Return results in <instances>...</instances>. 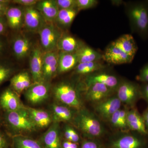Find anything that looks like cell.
<instances>
[{
	"label": "cell",
	"instance_id": "obj_23",
	"mask_svg": "<svg viewBox=\"0 0 148 148\" xmlns=\"http://www.w3.org/2000/svg\"><path fill=\"white\" fill-rule=\"evenodd\" d=\"M112 43L133 58L138 50V45L134 38L130 34L122 35Z\"/></svg>",
	"mask_w": 148,
	"mask_h": 148
},
{
	"label": "cell",
	"instance_id": "obj_16",
	"mask_svg": "<svg viewBox=\"0 0 148 148\" xmlns=\"http://www.w3.org/2000/svg\"><path fill=\"white\" fill-rule=\"evenodd\" d=\"M86 88V98L87 101L95 104L112 96L114 91L105 85L97 83Z\"/></svg>",
	"mask_w": 148,
	"mask_h": 148
},
{
	"label": "cell",
	"instance_id": "obj_11",
	"mask_svg": "<svg viewBox=\"0 0 148 148\" xmlns=\"http://www.w3.org/2000/svg\"><path fill=\"white\" fill-rule=\"evenodd\" d=\"M133 59L112 42L106 47L103 53V60L113 65L130 64Z\"/></svg>",
	"mask_w": 148,
	"mask_h": 148
},
{
	"label": "cell",
	"instance_id": "obj_41",
	"mask_svg": "<svg viewBox=\"0 0 148 148\" xmlns=\"http://www.w3.org/2000/svg\"><path fill=\"white\" fill-rule=\"evenodd\" d=\"M8 28L5 16L0 17V36H5Z\"/></svg>",
	"mask_w": 148,
	"mask_h": 148
},
{
	"label": "cell",
	"instance_id": "obj_13",
	"mask_svg": "<svg viewBox=\"0 0 148 148\" xmlns=\"http://www.w3.org/2000/svg\"><path fill=\"white\" fill-rule=\"evenodd\" d=\"M11 48L12 54L17 60L24 59L30 55L33 48L29 38L20 35L11 40Z\"/></svg>",
	"mask_w": 148,
	"mask_h": 148
},
{
	"label": "cell",
	"instance_id": "obj_20",
	"mask_svg": "<svg viewBox=\"0 0 148 148\" xmlns=\"http://www.w3.org/2000/svg\"><path fill=\"white\" fill-rule=\"evenodd\" d=\"M35 6L47 23H54L59 10L55 0L39 1Z\"/></svg>",
	"mask_w": 148,
	"mask_h": 148
},
{
	"label": "cell",
	"instance_id": "obj_43",
	"mask_svg": "<svg viewBox=\"0 0 148 148\" xmlns=\"http://www.w3.org/2000/svg\"><path fill=\"white\" fill-rule=\"evenodd\" d=\"M70 134H71V140L70 141L73 143H78L80 141V137L77 132L71 127H69Z\"/></svg>",
	"mask_w": 148,
	"mask_h": 148
},
{
	"label": "cell",
	"instance_id": "obj_40",
	"mask_svg": "<svg viewBox=\"0 0 148 148\" xmlns=\"http://www.w3.org/2000/svg\"><path fill=\"white\" fill-rule=\"evenodd\" d=\"M140 87L142 98L144 99L148 104V83H142Z\"/></svg>",
	"mask_w": 148,
	"mask_h": 148
},
{
	"label": "cell",
	"instance_id": "obj_15",
	"mask_svg": "<svg viewBox=\"0 0 148 148\" xmlns=\"http://www.w3.org/2000/svg\"><path fill=\"white\" fill-rule=\"evenodd\" d=\"M45 82L34 83L26 90L25 97L29 103L36 105L47 98L49 87Z\"/></svg>",
	"mask_w": 148,
	"mask_h": 148
},
{
	"label": "cell",
	"instance_id": "obj_48",
	"mask_svg": "<svg viewBox=\"0 0 148 148\" xmlns=\"http://www.w3.org/2000/svg\"><path fill=\"white\" fill-rule=\"evenodd\" d=\"M140 72L148 74V63L142 67V69H140Z\"/></svg>",
	"mask_w": 148,
	"mask_h": 148
},
{
	"label": "cell",
	"instance_id": "obj_38",
	"mask_svg": "<svg viewBox=\"0 0 148 148\" xmlns=\"http://www.w3.org/2000/svg\"><path fill=\"white\" fill-rule=\"evenodd\" d=\"M120 110L113 114L110 118L111 124L113 127L120 129Z\"/></svg>",
	"mask_w": 148,
	"mask_h": 148
},
{
	"label": "cell",
	"instance_id": "obj_4",
	"mask_svg": "<svg viewBox=\"0 0 148 148\" xmlns=\"http://www.w3.org/2000/svg\"><path fill=\"white\" fill-rule=\"evenodd\" d=\"M5 119L8 127L15 132H32L37 127L25 107L17 110L5 112Z\"/></svg>",
	"mask_w": 148,
	"mask_h": 148
},
{
	"label": "cell",
	"instance_id": "obj_9",
	"mask_svg": "<svg viewBox=\"0 0 148 148\" xmlns=\"http://www.w3.org/2000/svg\"><path fill=\"white\" fill-rule=\"evenodd\" d=\"M23 8L24 27L30 32H38L47 23L44 18L35 6Z\"/></svg>",
	"mask_w": 148,
	"mask_h": 148
},
{
	"label": "cell",
	"instance_id": "obj_10",
	"mask_svg": "<svg viewBox=\"0 0 148 148\" xmlns=\"http://www.w3.org/2000/svg\"><path fill=\"white\" fill-rule=\"evenodd\" d=\"M121 102L116 95H112L95 104L96 113L104 120H109L114 113L120 110Z\"/></svg>",
	"mask_w": 148,
	"mask_h": 148
},
{
	"label": "cell",
	"instance_id": "obj_7",
	"mask_svg": "<svg viewBox=\"0 0 148 148\" xmlns=\"http://www.w3.org/2000/svg\"><path fill=\"white\" fill-rule=\"evenodd\" d=\"M55 98L66 106L80 109L82 103L78 92L73 86L69 82L60 83L53 89Z\"/></svg>",
	"mask_w": 148,
	"mask_h": 148
},
{
	"label": "cell",
	"instance_id": "obj_31",
	"mask_svg": "<svg viewBox=\"0 0 148 148\" xmlns=\"http://www.w3.org/2000/svg\"><path fill=\"white\" fill-rule=\"evenodd\" d=\"M52 108L53 118L55 122L70 121L73 118L71 110L66 106L53 105Z\"/></svg>",
	"mask_w": 148,
	"mask_h": 148
},
{
	"label": "cell",
	"instance_id": "obj_45",
	"mask_svg": "<svg viewBox=\"0 0 148 148\" xmlns=\"http://www.w3.org/2000/svg\"><path fill=\"white\" fill-rule=\"evenodd\" d=\"M8 144L4 135L0 132V148H8Z\"/></svg>",
	"mask_w": 148,
	"mask_h": 148
},
{
	"label": "cell",
	"instance_id": "obj_5",
	"mask_svg": "<svg viewBox=\"0 0 148 148\" xmlns=\"http://www.w3.org/2000/svg\"><path fill=\"white\" fill-rule=\"evenodd\" d=\"M41 47L45 52L58 51L57 44L63 32L54 23H46L38 32Z\"/></svg>",
	"mask_w": 148,
	"mask_h": 148
},
{
	"label": "cell",
	"instance_id": "obj_28",
	"mask_svg": "<svg viewBox=\"0 0 148 148\" xmlns=\"http://www.w3.org/2000/svg\"><path fill=\"white\" fill-rule=\"evenodd\" d=\"M27 109L32 120L37 127L44 128L47 127L51 123V116L46 111L31 108Z\"/></svg>",
	"mask_w": 148,
	"mask_h": 148
},
{
	"label": "cell",
	"instance_id": "obj_44",
	"mask_svg": "<svg viewBox=\"0 0 148 148\" xmlns=\"http://www.w3.org/2000/svg\"><path fill=\"white\" fill-rule=\"evenodd\" d=\"M62 148H80L78 143H73L71 141H64L62 145Z\"/></svg>",
	"mask_w": 148,
	"mask_h": 148
},
{
	"label": "cell",
	"instance_id": "obj_37",
	"mask_svg": "<svg viewBox=\"0 0 148 148\" xmlns=\"http://www.w3.org/2000/svg\"><path fill=\"white\" fill-rule=\"evenodd\" d=\"M38 0H13L11 1L12 3L23 6L24 7L34 6L38 2Z\"/></svg>",
	"mask_w": 148,
	"mask_h": 148
},
{
	"label": "cell",
	"instance_id": "obj_32",
	"mask_svg": "<svg viewBox=\"0 0 148 148\" xmlns=\"http://www.w3.org/2000/svg\"><path fill=\"white\" fill-rule=\"evenodd\" d=\"M15 69L11 63L0 59V85L12 76Z\"/></svg>",
	"mask_w": 148,
	"mask_h": 148
},
{
	"label": "cell",
	"instance_id": "obj_3",
	"mask_svg": "<svg viewBox=\"0 0 148 148\" xmlns=\"http://www.w3.org/2000/svg\"><path fill=\"white\" fill-rule=\"evenodd\" d=\"M74 123L86 138L99 139L105 132L104 127L95 114L85 109L80 110Z\"/></svg>",
	"mask_w": 148,
	"mask_h": 148
},
{
	"label": "cell",
	"instance_id": "obj_35",
	"mask_svg": "<svg viewBox=\"0 0 148 148\" xmlns=\"http://www.w3.org/2000/svg\"><path fill=\"white\" fill-rule=\"evenodd\" d=\"M55 1L59 10L77 9L76 0H55Z\"/></svg>",
	"mask_w": 148,
	"mask_h": 148
},
{
	"label": "cell",
	"instance_id": "obj_27",
	"mask_svg": "<svg viewBox=\"0 0 148 148\" xmlns=\"http://www.w3.org/2000/svg\"><path fill=\"white\" fill-rule=\"evenodd\" d=\"M79 12L77 9L60 10L54 23L62 30L68 29Z\"/></svg>",
	"mask_w": 148,
	"mask_h": 148
},
{
	"label": "cell",
	"instance_id": "obj_21",
	"mask_svg": "<svg viewBox=\"0 0 148 148\" xmlns=\"http://www.w3.org/2000/svg\"><path fill=\"white\" fill-rule=\"evenodd\" d=\"M127 124L129 130L148 135L142 115L136 108L127 110Z\"/></svg>",
	"mask_w": 148,
	"mask_h": 148
},
{
	"label": "cell",
	"instance_id": "obj_42",
	"mask_svg": "<svg viewBox=\"0 0 148 148\" xmlns=\"http://www.w3.org/2000/svg\"><path fill=\"white\" fill-rule=\"evenodd\" d=\"M8 43L4 36H0V57L5 51Z\"/></svg>",
	"mask_w": 148,
	"mask_h": 148
},
{
	"label": "cell",
	"instance_id": "obj_46",
	"mask_svg": "<svg viewBox=\"0 0 148 148\" xmlns=\"http://www.w3.org/2000/svg\"><path fill=\"white\" fill-rule=\"evenodd\" d=\"M142 116L144 119L146 129L148 132V107L143 112V114H142Z\"/></svg>",
	"mask_w": 148,
	"mask_h": 148
},
{
	"label": "cell",
	"instance_id": "obj_26",
	"mask_svg": "<svg viewBox=\"0 0 148 148\" xmlns=\"http://www.w3.org/2000/svg\"><path fill=\"white\" fill-rule=\"evenodd\" d=\"M78 64L100 61L103 60V54L85 44L76 52Z\"/></svg>",
	"mask_w": 148,
	"mask_h": 148
},
{
	"label": "cell",
	"instance_id": "obj_1",
	"mask_svg": "<svg viewBox=\"0 0 148 148\" xmlns=\"http://www.w3.org/2000/svg\"><path fill=\"white\" fill-rule=\"evenodd\" d=\"M125 12L132 33L148 39V0L124 3Z\"/></svg>",
	"mask_w": 148,
	"mask_h": 148
},
{
	"label": "cell",
	"instance_id": "obj_17",
	"mask_svg": "<svg viewBox=\"0 0 148 148\" xmlns=\"http://www.w3.org/2000/svg\"><path fill=\"white\" fill-rule=\"evenodd\" d=\"M43 148H62L58 122H55L42 135L40 141Z\"/></svg>",
	"mask_w": 148,
	"mask_h": 148
},
{
	"label": "cell",
	"instance_id": "obj_24",
	"mask_svg": "<svg viewBox=\"0 0 148 148\" xmlns=\"http://www.w3.org/2000/svg\"><path fill=\"white\" fill-rule=\"evenodd\" d=\"M78 64L76 52L58 51V73H63L75 69Z\"/></svg>",
	"mask_w": 148,
	"mask_h": 148
},
{
	"label": "cell",
	"instance_id": "obj_6",
	"mask_svg": "<svg viewBox=\"0 0 148 148\" xmlns=\"http://www.w3.org/2000/svg\"><path fill=\"white\" fill-rule=\"evenodd\" d=\"M116 96L121 103L131 108L142 98L140 85L131 81L121 80L116 90Z\"/></svg>",
	"mask_w": 148,
	"mask_h": 148
},
{
	"label": "cell",
	"instance_id": "obj_14",
	"mask_svg": "<svg viewBox=\"0 0 148 148\" xmlns=\"http://www.w3.org/2000/svg\"><path fill=\"white\" fill-rule=\"evenodd\" d=\"M58 51L44 53L43 63V80L47 82L58 73Z\"/></svg>",
	"mask_w": 148,
	"mask_h": 148
},
{
	"label": "cell",
	"instance_id": "obj_8",
	"mask_svg": "<svg viewBox=\"0 0 148 148\" xmlns=\"http://www.w3.org/2000/svg\"><path fill=\"white\" fill-rule=\"evenodd\" d=\"M44 53L41 47L35 46L33 47L30 53V71L34 83L44 82L42 69Z\"/></svg>",
	"mask_w": 148,
	"mask_h": 148
},
{
	"label": "cell",
	"instance_id": "obj_22",
	"mask_svg": "<svg viewBox=\"0 0 148 148\" xmlns=\"http://www.w3.org/2000/svg\"><path fill=\"white\" fill-rule=\"evenodd\" d=\"M84 44L73 36L64 33L58 40L57 50L61 52L75 53Z\"/></svg>",
	"mask_w": 148,
	"mask_h": 148
},
{
	"label": "cell",
	"instance_id": "obj_29",
	"mask_svg": "<svg viewBox=\"0 0 148 148\" xmlns=\"http://www.w3.org/2000/svg\"><path fill=\"white\" fill-rule=\"evenodd\" d=\"M106 68L101 61L78 64L75 68V73L78 75H88L101 71Z\"/></svg>",
	"mask_w": 148,
	"mask_h": 148
},
{
	"label": "cell",
	"instance_id": "obj_12",
	"mask_svg": "<svg viewBox=\"0 0 148 148\" xmlns=\"http://www.w3.org/2000/svg\"><path fill=\"white\" fill-rule=\"evenodd\" d=\"M121 80L117 77L106 72H96L88 75L85 79L86 87L94 83L105 85L115 91Z\"/></svg>",
	"mask_w": 148,
	"mask_h": 148
},
{
	"label": "cell",
	"instance_id": "obj_30",
	"mask_svg": "<svg viewBox=\"0 0 148 148\" xmlns=\"http://www.w3.org/2000/svg\"><path fill=\"white\" fill-rule=\"evenodd\" d=\"M13 148H43L40 141L21 135L12 138Z\"/></svg>",
	"mask_w": 148,
	"mask_h": 148
},
{
	"label": "cell",
	"instance_id": "obj_2",
	"mask_svg": "<svg viewBox=\"0 0 148 148\" xmlns=\"http://www.w3.org/2000/svg\"><path fill=\"white\" fill-rule=\"evenodd\" d=\"M104 144L106 148H148V135L128 130L112 135Z\"/></svg>",
	"mask_w": 148,
	"mask_h": 148
},
{
	"label": "cell",
	"instance_id": "obj_39",
	"mask_svg": "<svg viewBox=\"0 0 148 148\" xmlns=\"http://www.w3.org/2000/svg\"><path fill=\"white\" fill-rule=\"evenodd\" d=\"M11 3V1L0 0V17L5 16L6 12Z\"/></svg>",
	"mask_w": 148,
	"mask_h": 148
},
{
	"label": "cell",
	"instance_id": "obj_47",
	"mask_svg": "<svg viewBox=\"0 0 148 148\" xmlns=\"http://www.w3.org/2000/svg\"><path fill=\"white\" fill-rule=\"evenodd\" d=\"M64 135L66 140L70 141L71 136L70 130H69V126H67L65 128V130H64Z\"/></svg>",
	"mask_w": 148,
	"mask_h": 148
},
{
	"label": "cell",
	"instance_id": "obj_19",
	"mask_svg": "<svg viewBox=\"0 0 148 148\" xmlns=\"http://www.w3.org/2000/svg\"><path fill=\"white\" fill-rule=\"evenodd\" d=\"M0 106L5 112H12L24 108L17 93L10 87L5 89L0 95Z\"/></svg>",
	"mask_w": 148,
	"mask_h": 148
},
{
	"label": "cell",
	"instance_id": "obj_34",
	"mask_svg": "<svg viewBox=\"0 0 148 148\" xmlns=\"http://www.w3.org/2000/svg\"><path fill=\"white\" fill-rule=\"evenodd\" d=\"M76 8L79 12L95 7L98 5L97 0H76Z\"/></svg>",
	"mask_w": 148,
	"mask_h": 148
},
{
	"label": "cell",
	"instance_id": "obj_25",
	"mask_svg": "<svg viewBox=\"0 0 148 148\" xmlns=\"http://www.w3.org/2000/svg\"><path fill=\"white\" fill-rule=\"evenodd\" d=\"M31 77L27 72H22L14 75L10 79V88L16 93L26 90L32 85Z\"/></svg>",
	"mask_w": 148,
	"mask_h": 148
},
{
	"label": "cell",
	"instance_id": "obj_18",
	"mask_svg": "<svg viewBox=\"0 0 148 148\" xmlns=\"http://www.w3.org/2000/svg\"><path fill=\"white\" fill-rule=\"evenodd\" d=\"M6 20L8 28L18 31L24 26V8L18 6L10 5L6 12Z\"/></svg>",
	"mask_w": 148,
	"mask_h": 148
},
{
	"label": "cell",
	"instance_id": "obj_36",
	"mask_svg": "<svg viewBox=\"0 0 148 148\" xmlns=\"http://www.w3.org/2000/svg\"><path fill=\"white\" fill-rule=\"evenodd\" d=\"M128 110L120 109V129L126 130L128 131V128L127 124V113Z\"/></svg>",
	"mask_w": 148,
	"mask_h": 148
},
{
	"label": "cell",
	"instance_id": "obj_33",
	"mask_svg": "<svg viewBox=\"0 0 148 148\" xmlns=\"http://www.w3.org/2000/svg\"><path fill=\"white\" fill-rule=\"evenodd\" d=\"M80 148H106L104 143L100 139L86 138L82 141Z\"/></svg>",
	"mask_w": 148,
	"mask_h": 148
}]
</instances>
